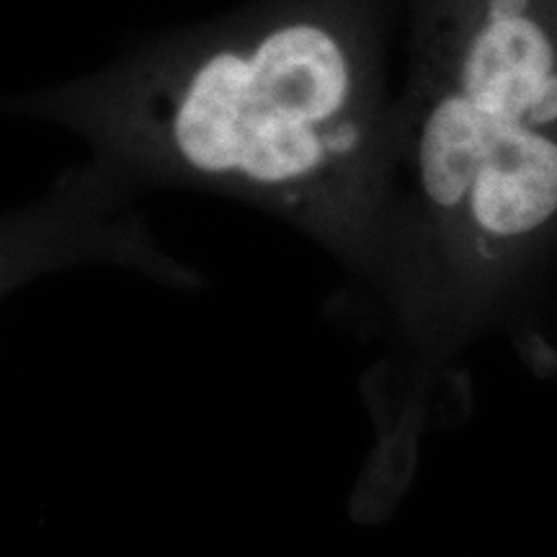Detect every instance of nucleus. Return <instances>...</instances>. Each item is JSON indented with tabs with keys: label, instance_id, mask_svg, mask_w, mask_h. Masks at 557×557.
I'll use <instances>...</instances> for the list:
<instances>
[{
	"label": "nucleus",
	"instance_id": "nucleus-1",
	"mask_svg": "<svg viewBox=\"0 0 557 557\" xmlns=\"http://www.w3.org/2000/svg\"><path fill=\"white\" fill-rule=\"evenodd\" d=\"M382 169L403 351L367 400L380 447L406 455L434 369L557 250V0H416Z\"/></svg>",
	"mask_w": 557,
	"mask_h": 557
},
{
	"label": "nucleus",
	"instance_id": "nucleus-2",
	"mask_svg": "<svg viewBox=\"0 0 557 557\" xmlns=\"http://www.w3.org/2000/svg\"><path fill=\"white\" fill-rule=\"evenodd\" d=\"M41 103L135 178L269 209L385 284L393 107L364 0H267Z\"/></svg>",
	"mask_w": 557,
	"mask_h": 557
}]
</instances>
